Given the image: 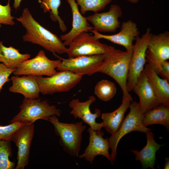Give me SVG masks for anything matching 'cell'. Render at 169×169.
<instances>
[{
  "label": "cell",
  "mask_w": 169,
  "mask_h": 169,
  "mask_svg": "<svg viewBox=\"0 0 169 169\" xmlns=\"http://www.w3.org/2000/svg\"><path fill=\"white\" fill-rule=\"evenodd\" d=\"M22 1V0H14L13 7L14 9H17L19 8Z\"/></svg>",
  "instance_id": "obj_33"
},
{
  "label": "cell",
  "mask_w": 169,
  "mask_h": 169,
  "mask_svg": "<svg viewBox=\"0 0 169 169\" xmlns=\"http://www.w3.org/2000/svg\"><path fill=\"white\" fill-rule=\"evenodd\" d=\"M80 7V13L84 15L88 11L98 13L104 9L112 0H75Z\"/></svg>",
  "instance_id": "obj_27"
},
{
  "label": "cell",
  "mask_w": 169,
  "mask_h": 169,
  "mask_svg": "<svg viewBox=\"0 0 169 169\" xmlns=\"http://www.w3.org/2000/svg\"><path fill=\"white\" fill-rule=\"evenodd\" d=\"M31 55L28 54H22L19 50L12 46H5L0 41V62L8 67L15 69L22 62L28 59Z\"/></svg>",
  "instance_id": "obj_23"
},
{
  "label": "cell",
  "mask_w": 169,
  "mask_h": 169,
  "mask_svg": "<svg viewBox=\"0 0 169 169\" xmlns=\"http://www.w3.org/2000/svg\"><path fill=\"white\" fill-rule=\"evenodd\" d=\"M71 8L73 17L72 28L67 33L61 35L60 38L65 46H69L72 40L83 32H91L93 27L90 26L86 17L80 12L75 0H67Z\"/></svg>",
  "instance_id": "obj_18"
},
{
  "label": "cell",
  "mask_w": 169,
  "mask_h": 169,
  "mask_svg": "<svg viewBox=\"0 0 169 169\" xmlns=\"http://www.w3.org/2000/svg\"><path fill=\"white\" fill-rule=\"evenodd\" d=\"M34 123L25 125L14 134L12 141L18 149L15 169H23L29 161L30 148L34 134Z\"/></svg>",
  "instance_id": "obj_13"
},
{
  "label": "cell",
  "mask_w": 169,
  "mask_h": 169,
  "mask_svg": "<svg viewBox=\"0 0 169 169\" xmlns=\"http://www.w3.org/2000/svg\"><path fill=\"white\" fill-rule=\"evenodd\" d=\"M145 133L147 138L146 145L140 151L131 150L130 151L135 155V160L140 161L143 168L153 169L156 160V152L162 145L158 144L155 141L154 134L151 131Z\"/></svg>",
  "instance_id": "obj_20"
},
{
  "label": "cell",
  "mask_w": 169,
  "mask_h": 169,
  "mask_svg": "<svg viewBox=\"0 0 169 169\" xmlns=\"http://www.w3.org/2000/svg\"><path fill=\"white\" fill-rule=\"evenodd\" d=\"M133 101V99L122 98L121 104L117 109L101 114L103 127L109 133L112 135L117 131L124 118L125 112Z\"/></svg>",
  "instance_id": "obj_22"
},
{
  "label": "cell",
  "mask_w": 169,
  "mask_h": 169,
  "mask_svg": "<svg viewBox=\"0 0 169 169\" xmlns=\"http://www.w3.org/2000/svg\"><path fill=\"white\" fill-rule=\"evenodd\" d=\"M149 81L161 104L169 107V83L167 80L161 78L149 64L144 68Z\"/></svg>",
  "instance_id": "obj_21"
},
{
  "label": "cell",
  "mask_w": 169,
  "mask_h": 169,
  "mask_svg": "<svg viewBox=\"0 0 169 169\" xmlns=\"http://www.w3.org/2000/svg\"><path fill=\"white\" fill-rule=\"evenodd\" d=\"M11 9L10 4V0L5 5L0 3V28L2 24L8 25H13L15 23L14 17L11 15Z\"/></svg>",
  "instance_id": "obj_30"
},
{
  "label": "cell",
  "mask_w": 169,
  "mask_h": 169,
  "mask_svg": "<svg viewBox=\"0 0 169 169\" xmlns=\"http://www.w3.org/2000/svg\"><path fill=\"white\" fill-rule=\"evenodd\" d=\"M40 6L44 13L49 12V17L53 22L57 21L60 30L64 32L67 28L64 21L59 15L58 9L61 4V0H38Z\"/></svg>",
  "instance_id": "obj_25"
},
{
  "label": "cell",
  "mask_w": 169,
  "mask_h": 169,
  "mask_svg": "<svg viewBox=\"0 0 169 169\" xmlns=\"http://www.w3.org/2000/svg\"><path fill=\"white\" fill-rule=\"evenodd\" d=\"M19 112L13 118L10 122H18L24 125L34 123L38 119L49 121L53 115L60 116L61 112L55 106L50 105L47 100H42L40 98H24L19 107Z\"/></svg>",
  "instance_id": "obj_4"
},
{
  "label": "cell",
  "mask_w": 169,
  "mask_h": 169,
  "mask_svg": "<svg viewBox=\"0 0 169 169\" xmlns=\"http://www.w3.org/2000/svg\"><path fill=\"white\" fill-rule=\"evenodd\" d=\"M169 59V32L152 34L146 52V61L156 72L161 64Z\"/></svg>",
  "instance_id": "obj_11"
},
{
  "label": "cell",
  "mask_w": 169,
  "mask_h": 169,
  "mask_svg": "<svg viewBox=\"0 0 169 169\" xmlns=\"http://www.w3.org/2000/svg\"><path fill=\"white\" fill-rule=\"evenodd\" d=\"M132 50L123 51L107 45L104 59L95 73L101 72L113 78L118 84L123 93V98L132 99L127 90V76Z\"/></svg>",
  "instance_id": "obj_2"
},
{
  "label": "cell",
  "mask_w": 169,
  "mask_h": 169,
  "mask_svg": "<svg viewBox=\"0 0 169 169\" xmlns=\"http://www.w3.org/2000/svg\"><path fill=\"white\" fill-rule=\"evenodd\" d=\"M156 73L161 78L169 80V62L167 60L163 62Z\"/></svg>",
  "instance_id": "obj_32"
},
{
  "label": "cell",
  "mask_w": 169,
  "mask_h": 169,
  "mask_svg": "<svg viewBox=\"0 0 169 169\" xmlns=\"http://www.w3.org/2000/svg\"><path fill=\"white\" fill-rule=\"evenodd\" d=\"M122 15L121 8L113 4L111 5L108 11L95 13L86 17L87 21L92 24L93 29L98 32L113 33L120 27L119 18Z\"/></svg>",
  "instance_id": "obj_12"
},
{
  "label": "cell",
  "mask_w": 169,
  "mask_h": 169,
  "mask_svg": "<svg viewBox=\"0 0 169 169\" xmlns=\"http://www.w3.org/2000/svg\"><path fill=\"white\" fill-rule=\"evenodd\" d=\"M91 32L97 39H106L115 44L122 46L127 51L133 50V41L139 36L140 33L136 23L131 20L122 23L120 31L115 34H102L94 29Z\"/></svg>",
  "instance_id": "obj_14"
},
{
  "label": "cell",
  "mask_w": 169,
  "mask_h": 169,
  "mask_svg": "<svg viewBox=\"0 0 169 169\" xmlns=\"http://www.w3.org/2000/svg\"><path fill=\"white\" fill-rule=\"evenodd\" d=\"M152 34L151 29L148 28L141 37L137 36L136 39V42L133 45L127 76V87L129 92L132 90L144 70L146 62V52L148 42Z\"/></svg>",
  "instance_id": "obj_7"
},
{
  "label": "cell",
  "mask_w": 169,
  "mask_h": 169,
  "mask_svg": "<svg viewBox=\"0 0 169 169\" xmlns=\"http://www.w3.org/2000/svg\"><path fill=\"white\" fill-rule=\"evenodd\" d=\"M53 54L61 60L60 64L56 68L58 70H68L88 76L95 73L96 70L104 57V54H100L64 59L59 57L56 53Z\"/></svg>",
  "instance_id": "obj_9"
},
{
  "label": "cell",
  "mask_w": 169,
  "mask_h": 169,
  "mask_svg": "<svg viewBox=\"0 0 169 169\" xmlns=\"http://www.w3.org/2000/svg\"><path fill=\"white\" fill-rule=\"evenodd\" d=\"M12 154L10 141L0 140V169H13L15 164L9 158Z\"/></svg>",
  "instance_id": "obj_28"
},
{
  "label": "cell",
  "mask_w": 169,
  "mask_h": 169,
  "mask_svg": "<svg viewBox=\"0 0 169 169\" xmlns=\"http://www.w3.org/2000/svg\"><path fill=\"white\" fill-rule=\"evenodd\" d=\"M116 92V88L115 84L106 79L100 81L94 88L95 95L100 100L104 101L110 100Z\"/></svg>",
  "instance_id": "obj_26"
},
{
  "label": "cell",
  "mask_w": 169,
  "mask_h": 169,
  "mask_svg": "<svg viewBox=\"0 0 169 169\" xmlns=\"http://www.w3.org/2000/svg\"><path fill=\"white\" fill-rule=\"evenodd\" d=\"M61 63L59 59H50L46 56L44 51L41 50L35 57L21 63L13 74L15 75L32 74L36 76H51L57 72L56 69Z\"/></svg>",
  "instance_id": "obj_8"
},
{
  "label": "cell",
  "mask_w": 169,
  "mask_h": 169,
  "mask_svg": "<svg viewBox=\"0 0 169 169\" xmlns=\"http://www.w3.org/2000/svg\"><path fill=\"white\" fill-rule=\"evenodd\" d=\"M129 108V113L124 118L118 129L109 138L110 148L111 149L110 161L111 164H113L115 160L118 143L124 136L132 131L146 133L152 130L143 124L144 114L141 111L138 102H132Z\"/></svg>",
  "instance_id": "obj_5"
},
{
  "label": "cell",
  "mask_w": 169,
  "mask_h": 169,
  "mask_svg": "<svg viewBox=\"0 0 169 169\" xmlns=\"http://www.w3.org/2000/svg\"><path fill=\"white\" fill-rule=\"evenodd\" d=\"M95 100V98L93 95L89 96L87 100L83 102L80 101L78 99H73L69 103V107L72 109L70 114L75 119H81L92 129L101 131L103 127V122L97 123L96 121V119L101 115L100 110L96 108L94 113H93L90 109V105Z\"/></svg>",
  "instance_id": "obj_15"
},
{
  "label": "cell",
  "mask_w": 169,
  "mask_h": 169,
  "mask_svg": "<svg viewBox=\"0 0 169 169\" xmlns=\"http://www.w3.org/2000/svg\"><path fill=\"white\" fill-rule=\"evenodd\" d=\"M15 69H10L0 62V92L4 84L11 80L9 77Z\"/></svg>",
  "instance_id": "obj_31"
},
{
  "label": "cell",
  "mask_w": 169,
  "mask_h": 169,
  "mask_svg": "<svg viewBox=\"0 0 169 169\" xmlns=\"http://www.w3.org/2000/svg\"><path fill=\"white\" fill-rule=\"evenodd\" d=\"M55 115L49 121L53 125L54 132L59 136V143L64 151L72 157H78L81 149L82 134L86 129L83 121L68 123L59 121Z\"/></svg>",
  "instance_id": "obj_3"
},
{
  "label": "cell",
  "mask_w": 169,
  "mask_h": 169,
  "mask_svg": "<svg viewBox=\"0 0 169 169\" xmlns=\"http://www.w3.org/2000/svg\"><path fill=\"white\" fill-rule=\"evenodd\" d=\"M107 45L101 43L94 36L83 32L76 37L67 48L69 58L104 54Z\"/></svg>",
  "instance_id": "obj_10"
},
{
  "label": "cell",
  "mask_w": 169,
  "mask_h": 169,
  "mask_svg": "<svg viewBox=\"0 0 169 169\" xmlns=\"http://www.w3.org/2000/svg\"><path fill=\"white\" fill-rule=\"evenodd\" d=\"M84 75L68 70L57 72L51 76H36L40 92L43 95L68 92L77 84Z\"/></svg>",
  "instance_id": "obj_6"
},
{
  "label": "cell",
  "mask_w": 169,
  "mask_h": 169,
  "mask_svg": "<svg viewBox=\"0 0 169 169\" xmlns=\"http://www.w3.org/2000/svg\"><path fill=\"white\" fill-rule=\"evenodd\" d=\"M164 169H169V158L166 157L165 158V162L164 164Z\"/></svg>",
  "instance_id": "obj_34"
},
{
  "label": "cell",
  "mask_w": 169,
  "mask_h": 169,
  "mask_svg": "<svg viewBox=\"0 0 169 169\" xmlns=\"http://www.w3.org/2000/svg\"><path fill=\"white\" fill-rule=\"evenodd\" d=\"M87 131L89 134V143L84 152L79 155V158H84L91 164L93 163L95 157L98 155L103 156L110 161L109 139L103 138L104 132L99 130H94L90 127Z\"/></svg>",
  "instance_id": "obj_16"
},
{
  "label": "cell",
  "mask_w": 169,
  "mask_h": 169,
  "mask_svg": "<svg viewBox=\"0 0 169 169\" xmlns=\"http://www.w3.org/2000/svg\"><path fill=\"white\" fill-rule=\"evenodd\" d=\"M132 90H133L139 97V105L141 111L144 114L161 104L149 81L144 69L139 76Z\"/></svg>",
  "instance_id": "obj_17"
},
{
  "label": "cell",
  "mask_w": 169,
  "mask_h": 169,
  "mask_svg": "<svg viewBox=\"0 0 169 169\" xmlns=\"http://www.w3.org/2000/svg\"><path fill=\"white\" fill-rule=\"evenodd\" d=\"M139 0H129V1L132 3H137Z\"/></svg>",
  "instance_id": "obj_35"
},
{
  "label": "cell",
  "mask_w": 169,
  "mask_h": 169,
  "mask_svg": "<svg viewBox=\"0 0 169 169\" xmlns=\"http://www.w3.org/2000/svg\"><path fill=\"white\" fill-rule=\"evenodd\" d=\"M10 79L12 84L9 89L10 92L21 94L24 98H39L40 92L36 76L32 74L22 77L15 75L12 76Z\"/></svg>",
  "instance_id": "obj_19"
},
{
  "label": "cell",
  "mask_w": 169,
  "mask_h": 169,
  "mask_svg": "<svg viewBox=\"0 0 169 169\" xmlns=\"http://www.w3.org/2000/svg\"><path fill=\"white\" fill-rule=\"evenodd\" d=\"M24 125L20 122H14L5 126L0 125V140L12 141L15 132Z\"/></svg>",
  "instance_id": "obj_29"
},
{
  "label": "cell",
  "mask_w": 169,
  "mask_h": 169,
  "mask_svg": "<svg viewBox=\"0 0 169 169\" xmlns=\"http://www.w3.org/2000/svg\"><path fill=\"white\" fill-rule=\"evenodd\" d=\"M142 123L146 127L152 124H160L169 131V107L161 104L148 110L144 114Z\"/></svg>",
  "instance_id": "obj_24"
},
{
  "label": "cell",
  "mask_w": 169,
  "mask_h": 169,
  "mask_svg": "<svg viewBox=\"0 0 169 169\" xmlns=\"http://www.w3.org/2000/svg\"><path fill=\"white\" fill-rule=\"evenodd\" d=\"M16 19L26 30L22 37L24 41L39 45L53 54L66 53L67 48L60 38L36 21L27 8L23 9L21 16Z\"/></svg>",
  "instance_id": "obj_1"
}]
</instances>
